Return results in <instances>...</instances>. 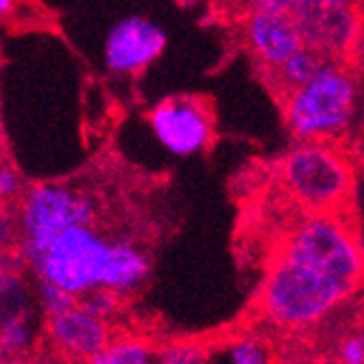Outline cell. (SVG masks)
Instances as JSON below:
<instances>
[{"label":"cell","mask_w":364,"mask_h":364,"mask_svg":"<svg viewBox=\"0 0 364 364\" xmlns=\"http://www.w3.org/2000/svg\"><path fill=\"white\" fill-rule=\"evenodd\" d=\"M16 253L33 279L53 284L75 299L96 288L124 296L142 288L151 273L149 255L134 240L107 236L98 229V218L18 242Z\"/></svg>","instance_id":"cell-2"},{"label":"cell","mask_w":364,"mask_h":364,"mask_svg":"<svg viewBox=\"0 0 364 364\" xmlns=\"http://www.w3.org/2000/svg\"><path fill=\"white\" fill-rule=\"evenodd\" d=\"M87 364H157V349L142 338L120 336L112 338L103 351L87 360Z\"/></svg>","instance_id":"cell-12"},{"label":"cell","mask_w":364,"mask_h":364,"mask_svg":"<svg viewBox=\"0 0 364 364\" xmlns=\"http://www.w3.org/2000/svg\"><path fill=\"white\" fill-rule=\"evenodd\" d=\"M9 7H11V0H0V16L7 14V11H9Z\"/></svg>","instance_id":"cell-21"},{"label":"cell","mask_w":364,"mask_h":364,"mask_svg":"<svg viewBox=\"0 0 364 364\" xmlns=\"http://www.w3.org/2000/svg\"><path fill=\"white\" fill-rule=\"evenodd\" d=\"M26 192V183L22 173L14 166L11 161L0 157V203H18L22 194Z\"/></svg>","instance_id":"cell-17"},{"label":"cell","mask_w":364,"mask_h":364,"mask_svg":"<svg viewBox=\"0 0 364 364\" xmlns=\"http://www.w3.org/2000/svg\"><path fill=\"white\" fill-rule=\"evenodd\" d=\"M44 334L65 358L87 362L114 338L112 327L83 312L77 304L55 316L44 318Z\"/></svg>","instance_id":"cell-9"},{"label":"cell","mask_w":364,"mask_h":364,"mask_svg":"<svg viewBox=\"0 0 364 364\" xmlns=\"http://www.w3.org/2000/svg\"><path fill=\"white\" fill-rule=\"evenodd\" d=\"M304 48L336 61L353 48L358 38V18L351 7L341 5H306L286 9Z\"/></svg>","instance_id":"cell-6"},{"label":"cell","mask_w":364,"mask_h":364,"mask_svg":"<svg viewBox=\"0 0 364 364\" xmlns=\"http://www.w3.org/2000/svg\"><path fill=\"white\" fill-rule=\"evenodd\" d=\"M44 316L36 279L16 251L0 255V362H18L36 349Z\"/></svg>","instance_id":"cell-5"},{"label":"cell","mask_w":364,"mask_h":364,"mask_svg":"<svg viewBox=\"0 0 364 364\" xmlns=\"http://www.w3.org/2000/svg\"><path fill=\"white\" fill-rule=\"evenodd\" d=\"M355 83L336 61L323 65L306 85L286 94V122L301 142H327L349 127Z\"/></svg>","instance_id":"cell-3"},{"label":"cell","mask_w":364,"mask_h":364,"mask_svg":"<svg viewBox=\"0 0 364 364\" xmlns=\"http://www.w3.org/2000/svg\"><path fill=\"white\" fill-rule=\"evenodd\" d=\"M122 299L124 296L112 292V290H105V288H96V290H90L85 294H81L77 299V306L87 312L90 316L103 321V323H112L116 316H120L122 312Z\"/></svg>","instance_id":"cell-14"},{"label":"cell","mask_w":364,"mask_h":364,"mask_svg":"<svg viewBox=\"0 0 364 364\" xmlns=\"http://www.w3.org/2000/svg\"><path fill=\"white\" fill-rule=\"evenodd\" d=\"M247 38L251 50L271 70L294 53L304 50L290 16L277 9H253L247 20Z\"/></svg>","instance_id":"cell-10"},{"label":"cell","mask_w":364,"mask_h":364,"mask_svg":"<svg viewBox=\"0 0 364 364\" xmlns=\"http://www.w3.org/2000/svg\"><path fill=\"white\" fill-rule=\"evenodd\" d=\"M16 242H18L16 210L7 203H0V255L16 251Z\"/></svg>","instance_id":"cell-18"},{"label":"cell","mask_w":364,"mask_h":364,"mask_svg":"<svg viewBox=\"0 0 364 364\" xmlns=\"http://www.w3.org/2000/svg\"><path fill=\"white\" fill-rule=\"evenodd\" d=\"M362 282V247L334 214H314L286 236L259 292L273 325L304 329L336 312Z\"/></svg>","instance_id":"cell-1"},{"label":"cell","mask_w":364,"mask_h":364,"mask_svg":"<svg viewBox=\"0 0 364 364\" xmlns=\"http://www.w3.org/2000/svg\"><path fill=\"white\" fill-rule=\"evenodd\" d=\"M282 181L301 205L329 214L353 190V171L347 157L327 142H301L282 161Z\"/></svg>","instance_id":"cell-4"},{"label":"cell","mask_w":364,"mask_h":364,"mask_svg":"<svg viewBox=\"0 0 364 364\" xmlns=\"http://www.w3.org/2000/svg\"><path fill=\"white\" fill-rule=\"evenodd\" d=\"M338 364H364V338L362 332H353L338 343Z\"/></svg>","instance_id":"cell-20"},{"label":"cell","mask_w":364,"mask_h":364,"mask_svg":"<svg viewBox=\"0 0 364 364\" xmlns=\"http://www.w3.org/2000/svg\"><path fill=\"white\" fill-rule=\"evenodd\" d=\"M36 296H38V306H40V312L44 318L55 316V314L68 310L77 304V299L73 294L63 292L61 288H57L53 284L38 282V279H36Z\"/></svg>","instance_id":"cell-16"},{"label":"cell","mask_w":364,"mask_h":364,"mask_svg":"<svg viewBox=\"0 0 364 364\" xmlns=\"http://www.w3.org/2000/svg\"><path fill=\"white\" fill-rule=\"evenodd\" d=\"M253 9H277L286 11L292 7H306V5H341L351 7L353 0H251Z\"/></svg>","instance_id":"cell-19"},{"label":"cell","mask_w":364,"mask_h":364,"mask_svg":"<svg viewBox=\"0 0 364 364\" xmlns=\"http://www.w3.org/2000/svg\"><path fill=\"white\" fill-rule=\"evenodd\" d=\"M161 146L179 157H190L212 142V118L205 107L190 98H168L149 118Z\"/></svg>","instance_id":"cell-7"},{"label":"cell","mask_w":364,"mask_h":364,"mask_svg":"<svg viewBox=\"0 0 364 364\" xmlns=\"http://www.w3.org/2000/svg\"><path fill=\"white\" fill-rule=\"evenodd\" d=\"M0 142H3V131H0Z\"/></svg>","instance_id":"cell-22"},{"label":"cell","mask_w":364,"mask_h":364,"mask_svg":"<svg viewBox=\"0 0 364 364\" xmlns=\"http://www.w3.org/2000/svg\"><path fill=\"white\" fill-rule=\"evenodd\" d=\"M327 63H332V61L304 48L299 53H294L292 57H288L284 63H279L277 68H273V77H275V83L286 87V94H290L292 90L306 85L312 77H316L318 70Z\"/></svg>","instance_id":"cell-11"},{"label":"cell","mask_w":364,"mask_h":364,"mask_svg":"<svg viewBox=\"0 0 364 364\" xmlns=\"http://www.w3.org/2000/svg\"><path fill=\"white\" fill-rule=\"evenodd\" d=\"M225 364H275L271 347L255 334H245L225 347Z\"/></svg>","instance_id":"cell-13"},{"label":"cell","mask_w":364,"mask_h":364,"mask_svg":"<svg viewBox=\"0 0 364 364\" xmlns=\"http://www.w3.org/2000/svg\"><path fill=\"white\" fill-rule=\"evenodd\" d=\"M164 46L166 33L157 24L134 16L118 22L105 42V63L112 73H136L155 61Z\"/></svg>","instance_id":"cell-8"},{"label":"cell","mask_w":364,"mask_h":364,"mask_svg":"<svg viewBox=\"0 0 364 364\" xmlns=\"http://www.w3.org/2000/svg\"><path fill=\"white\" fill-rule=\"evenodd\" d=\"M210 349L198 343H173L157 349V364H208Z\"/></svg>","instance_id":"cell-15"}]
</instances>
